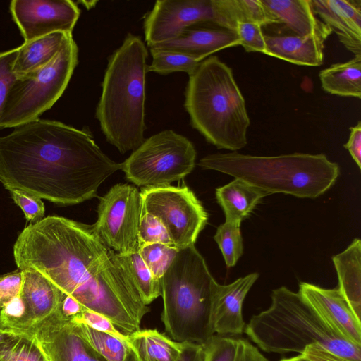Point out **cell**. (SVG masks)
Listing matches in <instances>:
<instances>
[{
    "label": "cell",
    "instance_id": "1",
    "mask_svg": "<svg viewBox=\"0 0 361 361\" xmlns=\"http://www.w3.org/2000/svg\"><path fill=\"white\" fill-rule=\"evenodd\" d=\"M13 256L20 270L36 271L126 336L140 329L149 309L116 257L87 225L48 216L25 227Z\"/></svg>",
    "mask_w": 361,
    "mask_h": 361
},
{
    "label": "cell",
    "instance_id": "2",
    "mask_svg": "<svg viewBox=\"0 0 361 361\" xmlns=\"http://www.w3.org/2000/svg\"><path fill=\"white\" fill-rule=\"evenodd\" d=\"M121 168L88 130L59 121L38 118L0 137V182L4 188L58 204L97 197L99 185Z\"/></svg>",
    "mask_w": 361,
    "mask_h": 361
},
{
    "label": "cell",
    "instance_id": "3",
    "mask_svg": "<svg viewBox=\"0 0 361 361\" xmlns=\"http://www.w3.org/2000/svg\"><path fill=\"white\" fill-rule=\"evenodd\" d=\"M147 57L141 37L128 33L108 59L95 116L106 140L121 154L145 140Z\"/></svg>",
    "mask_w": 361,
    "mask_h": 361
},
{
    "label": "cell",
    "instance_id": "4",
    "mask_svg": "<svg viewBox=\"0 0 361 361\" xmlns=\"http://www.w3.org/2000/svg\"><path fill=\"white\" fill-rule=\"evenodd\" d=\"M188 75L184 106L192 126L218 149L245 147L250 121L232 69L210 56Z\"/></svg>",
    "mask_w": 361,
    "mask_h": 361
},
{
    "label": "cell",
    "instance_id": "5",
    "mask_svg": "<svg viewBox=\"0 0 361 361\" xmlns=\"http://www.w3.org/2000/svg\"><path fill=\"white\" fill-rule=\"evenodd\" d=\"M268 309L253 315L245 333L267 353L302 354L319 345L351 361H361V346L334 331L299 293L282 286L271 295Z\"/></svg>",
    "mask_w": 361,
    "mask_h": 361
},
{
    "label": "cell",
    "instance_id": "6",
    "mask_svg": "<svg viewBox=\"0 0 361 361\" xmlns=\"http://www.w3.org/2000/svg\"><path fill=\"white\" fill-rule=\"evenodd\" d=\"M198 165L239 178L269 195L284 193L316 198L336 183L340 168L324 154L292 153L274 157L216 153L202 158Z\"/></svg>",
    "mask_w": 361,
    "mask_h": 361
},
{
    "label": "cell",
    "instance_id": "7",
    "mask_svg": "<svg viewBox=\"0 0 361 361\" xmlns=\"http://www.w3.org/2000/svg\"><path fill=\"white\" fill-rule=\"evenodd\" d=\"M217 284L195 245L178 250L161 279V319L169 338L197 345L210 341L214 335L212 300Z\"/></svg>",
    "mask_w": 361,
    "mask_h": 361
},
{
    "label": "cell",
    "instance_id": "8",
    "mask_svg": "<svg viewBox=\"0 0 361 361\" xmlns=\"http://www.w3.org/2000/svg\"><path fill=\"white\" fill-rule=\"evenodd\" d=\"M78 61V47L72 37L48 64L18 78L7 97L0 128L38 119L63 94Z\"/></svg>",
    "mask_w": 361,
    "mask_h": 361
},
{
    "label": "cell",
    "instance_id": "9",
    "mask_svg": "<svg viewBox=\"0 0 361 361\" xmlns=\"http://www.w3.org/2000/svg\"><path fill=\"white\" fill-rule=\"evenodd\" d=\"M193 144L172 130L154 134L121 163L126 179L139 186L159 187L183 179L195 165Z\"/></svg>",
    "mask_w": 361,
    "mask_h": 361
},
{
    "label": "cell",
    "instance_id": "10",
    "mask_svg": "<svg viewBox=\"0 0 361 361\" xmlns=\"http://www.w3.org/2000/svg\"><path fill=\"white\" fill-rule=\"evenodd\" d=\"M140 195L144 208L161 220L176 247L195 245L208 215L189 188L146 187L141 189Z\"/></svg>",
    "mask_w": 361,
    "mask_h": 361
},
{
    "label": "cell",
    "instance_id": "11",
    "mask_svg": "<svg viewBox=\"0 0 361 361\" xmlns=\"http://www.w3.org/2000/svg\"><path fill=\"white\" fill-rule=\"evenodd\" d=\"M142 200L137 188L116 184L99 200L93 230L114 252L139 251V224Z\"/></svg>",
    "mask_w": 361,
    "mask_h": 361
},
{
    "label": "cell",
    "instance_id": "12",
    "mask_svg": "<svg viewBox=\"0 0 361 361\" xmlns=\"http://www.w3.org/2000/svg\"><path fill=\"white\" fill-rule=\"evenodd\" d=\"M214 20L213 0H158L145 18V41L148 47L169 42L193 25Z\"/></svg>",
    "mask_w": 361,
    "mask_h": 361
},
{
    "label": "cell",
    "instance_id": "13",
    "mask_svg": "<svg viewBox=\"0 0 361 361\" xmlns=\"http://www.w3.org/2000/svg\"><path fill=\"white\" fill-rule=\"evenodd\" d=\"M10 11L25 42L56 32L72 34L80 14L71 0H13Z\"/></svg>",
    "mask_w": 361,
    "mask_h": 361
},
{
    "label": "cell",
    "instance_id": "14",
    "mask_svg": "<svg viewBox=\"0 0 361 361\" xmlns=\"http://www.w3.org/2000/svg\"><path fill=\"white\" fill-rule=\"evenodd\" d=\"M27 336L34 338L48 361H104L79 336L73 322L61 319L56 312Z\"/></svg>",
    "mask_w": 361,
    "mask_h": 361
},
{
    "label": "cell",
    "instance_id": "15",
    "mask_svg": "<svg viewBox=\"0 0 361 361\" xmlns=\"http://www.w3.org/2000/svg\"><path fill=\"white\" fill-rule=\"evenodd\" d=\"M322 319L347 341L361 346V324L338 288L300 282L299 291Z\"/></svg>",
    "mask_w": 361,
    "mask_h": 361
},
{
    "label": "cell",
    "instance_id": "16",
    "mask_svg": "<svg viewBox=\"0 0 361 361\" xmlns=\"http://www.w3.org/2000/svg\"><path fill=\"white\" fill-rule=\"evenodd\" d=\"M251 273L227 285L217 284L211 307L213 333L219 336L240 335L245 328L242 307L244 299L259 277Z\"/></svg>",
    "mask_w": 361,
    "mask_h": 361
},
{
    "label": "cell",
    "instance_id": "17",
    "mask_svg": "<svg viewBox=\"0 0 361 361\" xmlns=\"http://www.w3.org/2000/svg\"><path fill=\"white\" fill-rule=\"evenodd\" d=\"M312 8L355 56L361 55V1L310 0Z\"/></svg>",
    "mask_w": 361,
    "mask_h": 361
},
{
    "label": "cell",
    "instance_id": "18",
    "mask_svg": "<svg viewBox=\"0 0 361 361\" xmlns=\"http://www.w3.org/2000/svg\"><path fill=\"white\" fill-rule=\"evenodd\" d=\"M240 45L238 35L228 30L187 28L177 38L149 48L184 53L202 61L214 52Z\"/></svg>",
    "mask_w": 361,
    "mask_h": 361
},
{
    "label": "cell",
    "instance_id": "19",
    "mask_svg": "<svg viewBox=\"0 0 361 361\" xmlns=\"http://www.w3.org/2000/svg\"><path fill=\"white\" fill-rule=\"evenodd\" d=\"M23 283L20 296L25 307L30 331L54 314L59 308L64 293L40 273L23 269Z\"/></svg>",
    "mask_w": 361,
    "mask_h": 361
},
{
    "label": "cell",
    "instance_id": "20",
    "mask_svg": "<svg viewBox=\"0 0 361 361\" xmlns=\"http://www.w3.org/2000/svg\"><path fill=\"white\" fill-rule=\"evenodd\" d=\"M331 32L308 36L264 35L267 55L289 63L308 66L323 64L324 42Z\"/></svg>",
    "mask_w": 361,
    "mask_h": 361
},
{
    "label": "cell",
    "instance_id": "21",
    "mask_svg": "<svg viewBox=\"0 0 361 361\" xmlns=\"http://www.w3.org/2000/svg\"><path fill=\"white\" fill-rule=\"evenodd\" d=\"M279 23H284L296 35L332 32L314 14L310 0H261Z\"/></svg>",
    "mask_w": 361,
    "mask_h": 361
},
{
    "label": "cell",
    "instance_id": "22",
    "mask_svg": "<svg viewBox=\"0 0 361 361\" xmlns=\"http://www.w3.org/2000/svg\"><path fill=\"white\" fill-rule=\"evenodd\" d=\"M128 337L139 361H180L194 345L175 341L157 329H140Z\"/></svg>",
    "mask_w": 361,
    "mask_h": 361
},
{
    "label": "cell",
    "instance_id": "23",
    "mask_svg": "<svg viewBox=\"0 0 361 361\" xmlns=\"http://www.w3.org/2000/svg\"><path fill=\"white\" fill-rule=\"evenodd\" d=\"M71 37L72 34L56 32L25 42L17 48L14 74L22 77L48 64Z\"/></svg>",
    "mask_w": 361,
    "mask_h": 361
},
{
    "label": "cell",
    "instance_id": "24",
    "mask_svg": "<svg viewBox=\"0 0 361 361\" xmlns=\"http://www.w3.org/2000/svg\"><path fill=\"white\" fill-rule=\"evenodd\" d=\"M338 289L356 317L361 315V241L355 238L341 253L332 257Z\"/></svg>",
    "mask_w": 361,
    "mask_h": 361
},
{
    "label": "cell",
    "instance_id": "25",
    "mask_svg": "<svg viewBox=\"0 0 361 361\" xmlns=\"http://www.w3.org/2000/svg\"><path fill=\"white\" fill-rule=\"evenodd\" d=\"M269 195L239 178L216 189V198L226 221L238 224L247 218L260 200Z\"/></svg>",
    "mask_w": 361,
    "mask_h": 361
},
{
    "label": "cell",
    "instance_id": "26",
    "mask_svg": "<svg viewBox=\"0 0 361 361\" xmlns=\"http://www.w3.org/2000/svg\"><path fill=\"white\" fill-rule=\"evenodd\" d=\"M214 24L235 32L239 22H249L264 26L279 23L261 0H213Z\"/></svg>",
    "mask_w": 361,
    "mask_h": 361
},
{
    "label": "cell",
    "instance_id": "27",
    "mask_svg": "<svg viewBox=\"0 0 361 361\" xmlns=\"http://www.w3.org/2000/svg\"><path fill=\"white\" fill-rule=\"evenodd\" d=\"M323 90L340 97L361 98V55L332 64L319 74Z\"/></svg>",
    "mask_w": 361,
    "mask_h": 361
},
{
    "label": "cell",
    "instance_id": "28",
    "mask_svg": "<svg viewBox=\"0 0 361 361\" xmlns=\"http://www.w3.org/2000/svg\"><path fill=\"white\" fill-rule=\"evenodd\" d=\"M204 346V361H269L255 346L242 338L214 334Z\"/></svg>",
    "mask_w": 361,
    "mask_h": 361
},
{
    "label": "cell",
    "instance_id": "29",
    "mask_svg": "<svg viewBox=\"0 0 361 361\" xmlns=\"http://www.w3.org/2000/svg\"><path fill=\"white\" fill-rule=\"evenodd\" d=\"M116 257L146 305L161 295V280L152 274L138 251L126 254L116 253Z\"/></svg>",
    "mask_w": 361,
    "mask_h": 361
},
{
    "label": "cell",
    "instance_id": "30",
    "mask_svg": "<svg viewBox=\"0 0 361 361\" xmlns=\"http://www.w3.org/2000/svg\"><path fill=\"white\" fill-rule=\"evenodd\" d=\"M79 336L104 361H127L130 351L128 341L72 321Z\"/></svg>",
    "mask_w": 361,
    "mask_h": 361
},
{
    "label": "cell",
    "instance_id": "31",
    "mask_svg": "<svg viewBox=\"0 0 361 361\" xmlns=\"http://www.w3.org/2000/svg\"><path fill=\"white\" fill-rule=\"evenodd\" d=\"M44 359L32 336L6 332L0 339V361H44Z\"/></svg>",
    "mask_w": 361,
    "mask_h": 361
},
{
    "label": "cell",
    "instance_id": "32",
    "mask_svg": "<svg viewBox=\"0 0 361 361\" xmlns=\"http://www.w3.org/2000/svg\"><path fill=\"white\" fill-rule=\"evenodd\" d=\"M152 61L147 66V72H155L161 75H168L174 72L192 73L200 59L189 54L178 51L149 49Z\"/></svg>",
    "mask_w": 361,
    "mask_h": 361
},
{
    "label": "cell",
    "instance_id": "33",
    "mask_svg": "<svg viewBox=\"0 0 361 361\" xmlns=\"http://www.w3.org/2000/svg\"><path fill=\"white\" fill-rule=\"evenodd\" d=\"M214 239L218 244L226 267H234L243 253L240 224L225 221L218 226Z\"/></svg>",
    "mask_w": 361,
    "mask_h": 361
},
{
    "label": "cell",
    "instance_id": "34",
    "mask_svg": "<svg viewBox=\"0 0 361 361\" xmlns=\"http://www.w3.org/2000/svg\"><path fill=\"white\" fill-rule=\"evenodd\" d=\"M178 250L161 243H149L140 246L138 252L152 274L161 280Z\"/></svg>",
    "mask_w": 361,
    "mask_h": 361
},
{
    "label": "cell",
    "instance_id": "35",
    "mask_svg": "<svg viewBox=\"0 0 361 361\" xmlns=\"http://www.w3.org/2000/svg\"><path fill=\"white\" fill-rule=\"evenodd\" d=\"M139 247L149 243H161L175 247L168 231L161 220L147 212L142 204L139 224Z\"/></svg>",
    "mask_w": 361,
    "mask_h": 361
},
{
    "label": "cell",
    "instance_id": "36",
    "mask_svg": "<svg viewBox=\"0 0 361 361\" xmlns=\"http://www.w3.org/2000/svg\"><path fill=\"white\" fill-rule=\"evenodd\" d=\"M235 33L240 38V46L247 52L267 54V46L262 26L249 22H239L236 25Z\"/></svg>",
    "mask_w": 361,
    "mask_h": 361
},
{
    "label": "cell",
    "instance_id": "37",
    "mask_svg": "<svg viewBox=\"0 0 361 361\" xmlns=\"http://www.w3.org/2000/svg\"><path fill=\"white\" fill-rule=\"evenodd\" d=\"M17 48L0 53V119L10 90L18 77L13 71Z\"/></svg>",
    "mask_w": 361,
    "mask_h": 361
},
{
    "label": "cell",
    "instance_id": "38",
    "mask_svg": "<svg viewBox=\"0 0 361 361\" xmlns=\"http://www.w3.org/2000/svg\"><path fill=\"white\" fill-rule=\"evenodd\" d=\"M10 193L14 202L25 214L27 221L36 223L43 219L45 209L40 198L19 190H11Z\"/></svg>",
    "mask_w": 361,
    "mask_h": 361
},
{
    "label": "cell",
    "instance_id": "39",
    "mask_svg": "<svg viewBox=\"0 0 361 361\" xmlns=\"http://www.w3.org/2000/svg\"><path fill=\"white\" fill-rule=\"evenodd\" d=\"M71 321L83 323L94 329L128 341V337L120 332L108 318L96 312L85 310Z\"/></svg>",
    "mask_w": 361,
    "mask_h": 361
},
{
    "label": "cell",
    "instance_id": "40",
    "mask_svg": "<svg viewBox=\"0 0 361 361\" xmlns=\"http://www.w3.org/2000/svg\"><path fill=\"white\" fill-rule=\"evenodd\" d=\"M22 283L20 270L0 276V311L20 295Z\"/></svg>",
    "mask_w": 361,
    "mask_h": 361
},
{
    "label": "cell",
    "instance_id": "41",
    "mask_svg": "<svg viewBox=\"0 0 361 361\" xmlns=\"http://www.w3.org/2000/svg\"><path fill=\"white\" fill-rule=\"evenodd\" d=\"M85 310L87 309L74 298L65 293L56 312L61 319L71 321L78 317Z\"/></svg>",
    "mask_w": 361,
    "mask_h": 361
},
{
    "label": "cell",
    "instance_id": "42",
    "mask_svg": "<svg viewBox=\"0 0 361 361\" xmlns=\"http://www.w3.org/2000/svg\"><path fill=\"white\" fill-rule=\"evenodd\" d=\"M350 133L348 142L343 147L349 152L358 168L361 169V122L350 128Z\"/></svg>",
    "mask_w": 361,
    "mask_h": 361
},
{
    "label": "cell",
    "instance_id": "43",
    "mask_svg": "<svg viewBox=\"0 0 361 361\" xmlns=\"http://www.w3.org/2000/svg\"><path fill=\"white\" fill-rule=\"evenodd\" d=\"M310 361H351L319 345H310L302 353Z\"/></svg>",
    "mask_w": 361,
    "mask_h": 361
},
{
    "label": "cell",
    "instance_id": "44",
    "mask_svg": "<svg viewBox=\"0 0 361 361\" xmlns=\"http://www.w3.org/2000/svg\"><path fill=\"white\" fill-rule=\"evenodd\" d=\"M204 345L194 344L185 353L180 361H204ZM127 361H139L136 354L130 346Z\"/></svg>",
    "mask_w": 361,
    "mask_h": 361
},
{
    "label": "cell",
    "instance_id": "45",
    "mask_svg": "<svg viewBox=\"0 0 361 361\" xmlns=\"http://www.w3.org/2000/svg\"><path fill=\"white\" fill-rule=\"evenodd\" d=\"M280 361H310L307 358L305 357L304 355L300 354L298 356L290 357V358H284L281 360Z\"/></svg>",
    "mask_w": 361,
    "mask_h": 361
},
{
    "label": "cell",
    "instance_id": "46",
    "mask_svg": "<svg viewBox=\"0 0 361 361\" xmlns=\"http://www.w3.org/2000/svg\"><path fill=\"white\" fill-rule=\"evenodd\" d=\"M6 332H4L1 328L0 327V339L1 338V337L4 336V334H5Z\"/></svg>",
    "mask_w": 361,
    "mask_h": 361
},
{
    "label": "cell",
    "instance_id": "47",
    "mask_svg": "<svg viewBox=\"0 0 361 361\" xmlns=\"http://www.w3.org/2000/svg\"><path fill=\"white\" fill-rule=\"evenodd\" d=\"M44 361H48L46 358L44 360Z\"/></svg>",
    "mask_w": 361,
    "mask_h": 361
}]
</instances>
